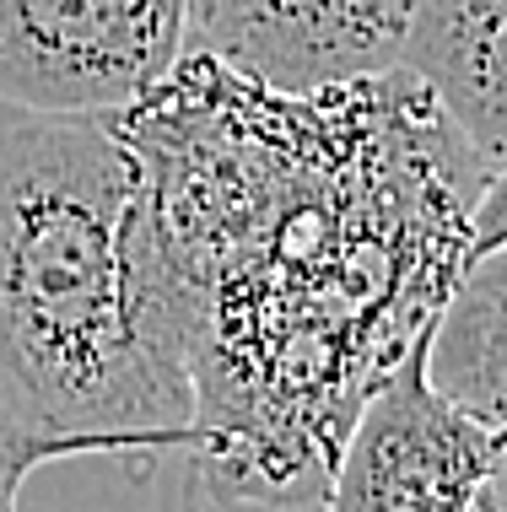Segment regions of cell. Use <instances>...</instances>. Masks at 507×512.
<instances>
[{
  "instance_id": "cell-10",
  "label": "cell",
  "mask_w": 507,
  "mask_h": 512,
  "mask_svg": "<svg viewBox=\"0 0 507 512\" xmlns=\"http://www.w3.org/2000/svg\"><path fill=\"white\" fill-rule=\"evenodd\" d=\"M475 512H507V459L491 469V480L481 486V496H475Z\"/></svg>"
},
{
  "instance_id": "cell-1",
  "label": "cell",
  "mask_w": 507,
  "mask_h": 512,
  "mask_svg": "<svg viewBox=\"0 0 507 512\" xmlns=\"http://www.w3.org/2000/svg\"><path fill=\"white\" fill-rule=\"evenodd\" d=\"M114 119L184 308L195 486L324 502L351 426L454 297L491 173L410 71L286 98L184 54Z\"/></svg>"
},
{
  "instance_id": "cell-2",
  "label": "cell",
  "mask_w": 507,
  "mask_h": 512,
  "mask_svg": "<svg viewBox=\"0 0 507 512\" xmlns=\"http://www.w3.org/2000/svg\"><path fill=\"white\" fill-rule=\"evenodd\" d=\"M0 426L141 469L189 448L184 308L152 173L114 114L0 103Z\"/></svg>"
},
{
  "instance_id": "cell-7",
  "label": "cell",
  "mask_w": 507,
  "mask_h": 512,
  "mask_svg": "<svg viewBox=\"0 0 507 512\" xmlns=\"http://www.w3.org/2000/svg\"><path fill=\"white\" fill-rule=\"evenodd\" d=\"M427 383L481 426L507 432V248L464 265L427 340Z\"/></svg>"
},
{
  "instance_id": "cell-9",
  "label": "cell",
  "mask_w": 507,
  "mask_h": 512,
  "mask_svg": "<svg viewBox=\"0 0 507 512\" xmlns=\"http://www.w3.org/2000/svg\"><path fill=\"white\" fill-rule=\"evenodd\" d=\"M491 248H507V173H497L486 184L481 205H475V221H470V259L491 254Z\"/></svg>"
},
{
  "instance_id": "cell-4",
  "label": "cell",
  "mask_w": 507,
  "mask_h": 512,
  "mask_svg": "<svg viewBox=\"0 0 507 512\" xmlns=\"http://www.w3.org/2000/svg\"><path fill=\"white\" fill-rule=\"evenodd\" d=\"M427 340L351 426L324 512H475L491 469L507 459V432L427 383Z\"/></svg>"
},
{
  "instance_id": "cell-3",
  "label": "cell",
  "mask_w": 507,
  "mask_h": 512,
  "mask_svg": "<svg viewBox=\"0 0 507 512\" xmlns=\"http://www.w3.org/2000/svg\"><path fill=\"white\" fill-rule=\"evenodd\" d=\"M184 0H0V103L125 114L173 76Z\"/></svg>"
},
{
  "instance_id": "cell-8",
  "label": "cell",
  "mask_w": 507,
  "mask_h": 512,
  "mask_svg": "<svg viewBox=\"0 0 507 512\" xmlns=\"http://www.w3.org/2000/svg\"><path fill=\"white\" fill-rule=\"evenodd\" d=\"M44 459H60L49 442H33L11 426H0V512H17V496H22V480L33 475Z\"/></svg>"
},
{
  "instance_id": "cell-6",
  "label": "cell",
  "mask_w": 507,
  "mask_h": 512,
  "mask_svg": "<svg viewBox=\"0 0 507 512\" xmlns=\"http://www.w3.org/2000/svg\"><path fill=\"white\" fill-rule=\"evenodd\" d=\"M400 71L432 92L491 178L507 173V0H416Z\"/></svg>"
},
{
  "instance_id": "cell-5",
  "label": "cell",
  "mask_w": 507,
  "mask_h": 512,
  "mask_svg": "<svg viewBox=\"0 0 507 512\" xmlns=\"http://www.w3.org/2000/svg\"><path fill=\"white\" fill-rule=\"evenodd\" d=\"M410 11L416 0H184V54L313 98L400 71Z\"/></svg>"
}]
</instances>
